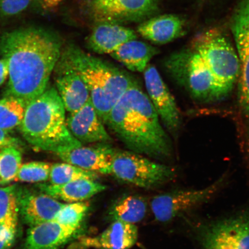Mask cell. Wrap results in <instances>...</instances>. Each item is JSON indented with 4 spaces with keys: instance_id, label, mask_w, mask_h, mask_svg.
<instances>
[{
    "instance_id": "cell-1",
    "label": "cell",
    "mask_w": 249,
    "mask_h": 249,
    "mask_svg": "<svg viewBox=\"0 0 249 249\" xmlns=\"http://www.w3.org/2000/svg\"><path fill=\"white\" fill-rule=\"evenodd\" d=\"M62 50L60 37L38 27L20 28L0 36V54L7 61V96L27 105L47 89Z\"/></svg>"
},
{
    "instance_id": "cell-2",
    "label": "cell",
    "mask_w": 249,
    "mask_h": 249,
    "mask_svg": "<svg viewBox=\"0 0 249 249\" xmlns=\"http://www.w3.org/2000/svg\"><path fill=\"white\" fill-rule=\"evenodd\" d=\"M104 124L129 151L160 160L172 155L170 137L138 82L121 96Z\"/></svg>"
},
{
    "instance_id": "cell-3",
    "label": "cell",
    "mask_w": 249,
    "mask_h": 249,
    "mask_svg": "<svg viewBox=\"0 0 249 249\" xmlns=\"http://www.w3.org/2000/svg\"><path fill=\"white\" fill-rule=\"evenodd\" d=\"M65 111L57 89H46L26 106L20 124L25 140L34 147L56 154L82 145L68 128Z\"/></svg>"
},
{
    "instance_id": "cell-4",
    "label": "cell",
    "mask_w": 249,
    "mask_h": 249,
    "mask_svg": "<svg viewBox=\"0 0 249 249\" xmlns=\"http://www.w3.org/2000/svg\"><path fill=\"white\" fill-rule=\"evenodd\" d=\"M61 53L85 82L93 107L104 123L114 106L136 81L126 71L75 45L62 48Z\"/></svg>"
},
{
    "instance_id": "cell-5",
    "label": "cell",
    "mask_w": 249,
    "mask_h": 249,
    "mask_svg": "<svg viewBox=\"0 0 249 249\" xmlns=\"http://www.w3.org/2000/svg\"><path fill=\"white\" fill-rule=\"evenodd\" d=\"M165 67L171 76L199 101H219L231 92L218 82L194 49L171 55Z\"/></svg>"
},
{
    "instance_id": "cell-6",
    "label": "cell",
    "mask_w": 249,
    "mask_h": 249,
    "mask_svg": "<svg viewBox=\"0 0 249 249\" xmlns=\"http://www.w3.org/2000/svg\"><path fill=\"white\" fill-rule=\"evenodd\" d=\"M111 174L121 181L140 188L154 189L172 180L176 176V171L142 155L116 149Z\"/></svg>"
},
{
    "instance_id": "cell-7",
    "label": "cell",
    "mask_w": 249,
    "mask_h": 249,
    "mask_svg": "<svg viewBox=\"0 0 249 249\" xmlns=\"http://www.w3.org/2000/svg\"><path fill=\"white\" fill-rule=\"evenodd\" d=\"M192 49L200 55L218 82L231 91L240 74L241 62L229 40L217 31H208L196 40Z\"/></svg>"
},
{
    "instance_id": "cell-8",
    "label": "cell",
    "mask_w": 249,
    "mask_h": 249,
    "mask_svg": "<svg viewBox=\"0 0 249 249\" xmlns=\"http://www.w3.org/2000/svg\"><path fill=\"white\" fill-rule=\"evenodd\" d=\"M231 29L241 62L239 97L245 133L243 148L249 169V0H242L236 8Z\"/></svg>"
},
{
    "instance_id": "cell-9",
    "label": "cell",
    "mask_w": 249,
    "mask_h": 249,
    "mask_svg": "<svg viewBox=\"0 0 249 249\" xmlns=\"http://www.w3.org/2000/svg\"><path fill=\"white\" fill-rule=\"evenodd\" d=\"M197 235L201 249H249V212L202 224Z\"/></svg>"
},
{
    "instance_id": "cell-10",
    "label": "cell",
    "mask_w": 249,
    "mask_h": 249,
    "mask_svg": "<svg viewBox=\"0 0 249 249\" xmlns=\"http://www.w3.org/2000/svg\"><path fill=\"white\" fill-rule=\"evenodd\" d=\"M160 0H84V7L96 23L139 21L158 10Z\"/></svg>"
},
{
    "instance_id": "cell-11",
    "label": "cell",
    "mask_w": 249,
    "mask_h": 249,
    "mask_svg": "<svg viewBox=\"0 0 249 249\" xmlns=\"http://www.w3.org/2000/svg\"><path fill=\"white\" fill-rule=\"evenodd\" d=\"M224 180L222 177L202 189L180 190L155 196L150 204L155 219L161 223L169 222L186 211L204 203L219 191Z\"/></svg>"
},
{
    "instance_id": "cell-12",
    "label": "cell",
    "mask_w": 249,
    "mask_h": 249,
    "mask_svg": "<svg viewBox=\"0 0 249 249\" xmlns=\"http://www.w3.org/2000/svg\"><path fill=\"white\" fill-rule=\"evenodd\" d=\"M143 73L147 94L151 104L164 126L176 136L181 120L175 99L154 65L149 64Z\"/></svg>"
},
{
    "instance_id": "cell-13",
    "label": "cell",
    "mask_w": 249,
    "mask_h": 249,
    "mask_svg": "<svg viewBox=\"0 0 249 249\" xmlns=\"http://www.w3.org/2000/svg\"><path fill=\"white\" fill-rule=\"evenodd\" d=\"M53 72L56 89L67 111L74 113L89 101V92L85 82L62 53Z\"/></svg>"
},
{
    "instance_id": "cell-14",
    "label": "cell",
    "mask_w": 249,
    "mask_h": 249,
    "mask_svg": "<svg viewBox=\"0 0 249 249\" xmlns=\"http://www.w3.org/2000/svg\"><path fill=\"white\" fill-rule=\"evenodd\" d=\"M71 135L82 143H108L113 141L101 118L93 107L91 99L66 120Z\"/></svg>"
},
{
    "instance_id": "cell-15",
    "label": "cell",
    "mask_w": 249,
    "mask_h": 249,
    "mask_svg": "<svg viewBox=\"0 0 249 249\" xmlns=\"http://www.w3.org/2000/svg\"><path fill=\"white\" fill-rule=\"evenodd\" d=\"M65 204L44 193L18 190V207L21 219L31 227L53 220Z\"/></svg>"
},
{
    "instance_id": "cell-16",
    "label": "cell",
    "mask_w": 249,
    "mask_h": 249,
    "mask_svg": "<svg viewBox=\"0 0 249 249\" xmlns=\"http://www.w3.org/2000/svg\"><path fill=\"white\" fill-rule=\"evenodd\" d=\"M116 149L108 143L91 147L83 145L56 155L64 162L98 174H111L112 160Z\"/></svg>"
},
{
    "instance_id": "cell-17",
    "label": "cell",
    "mask_w": 249,
    "mask_h": 249,
    "mask_svg": "<svg viewBox=\"0 0 249 249\" xmlns=\"http://www.w3.org/2000/svg\"><path fill=\"white\" fill-rule=\"evenodd\" d=\"M138 227L133 224L114 221L99 234L83 236L80 239L83 247L93 249H130L136 244Z\"/></svg>"
},
{
    "instance_id": "cell-18",
    "label": "cell",
    "mask_w": 249,
    "mask_h": 249,
    "mask_svg": "<svg viewBox=\"0 0 249 249\" xmlns=\"http://www.w3.org/2000/svg\"><path fill=\"white\" fill-rule=\"evenodd\" d=\"M79 230L54 221L31 227L22 249H60Z\"/></svg>"
},
{
    "instance_id": "cell-19",
    "label": "cell",
    "mask_w": 249,
    "mask_h": 249,
    "mask_svg": "<svg viewBox=\"0 0 249 249\" xmlns=\"http://www.w3.org/2000/svg\"><path fill=\"white\" fill-rule=\"evenodd\" d=\"M137 39L135 31L120 24L97 23L87 39L89 49L99 54H110L124 43Z\"/></svg>"
},
{
    "instance_id": "cell-20",
    "label": "cell",
    "mask_w": 249,
    "mask_h": 249,
    "mask_svg": "<svg viewBox=\"0 0 249 249\" xmlns=\"http://www.w3.org/2000/svg\"><path fill=\"white\" fill-rule=\"evenodd\" d=\"M137 31L155 44L164 45L184 35L185 22L178 15H159L143 21Z\"/></svg>"
},
{
    "instance_id": "cell-21",
    "label": "cell",
    "mask_w": 249,
    "mask_h": 249,
    "mask_svg": "<svg viewBox=\"0 0 249 249\" xmlns=\"http://www.w3.org/2000/svg\"><path fill=\"white\" fill-rule=\"evenodd\" d=\"M38 188L40 192L58 200L72 203L85 201L106 191L107 186L94 180L81 179L60 185L40 183Z\"/></svg>"
},
{
    "instance_id": "cell-22",
    "label": "cell",
    "mask_w": 249,
    "mask_h": 249,
    "mask_svg": "<svg viewBox=\"0 0 249 249\" xmlns=\"http://www.w3.org/2000/svg\"><path fill=\"white\" fill-rule=\"evenodd\" d=\"M160 51L155 47L137 39L124 43L110 55L135 72H144L149 62Z\"/></svg>"
},
{
    "instance_id": "cell-23",
    "label": "cell",
    "mask_w": 249,
    "mask_h": 249,
    "mask_svg": "<svg viewBox=\"0 0 249 249\" xmlns=\"http://www.w3.org/2000/svg\"><path fill=\"white\" fill-rule=\"evenodd\" d=\"M147 203L138 195H130L119 199L112 205L108 213L111 222L121 221L133 224L141 222L147 214Z\"/></svg>"
},
{
    "instance_id": "cell-24",
    "label": "cell",
    "mask_w": 249,
    "mask_h": 249,
    "mask_svg": "<svg viewBox=\"0 0 249 249\" xmlns=\"http://www.w3.org/2000/svg\"><path fill=\"white\" fill-rule=\"evenodd\" d=\"M26 106L22 100L14 96L0 99V129L8 131L20 126Z\"/></svg>"
},
{
    "instance_id": "cell-25",
    "label": "cell",
    "mask_w": 249,
    "mask_h": 249,
    "mask_svg": "<svg viewBox=\"0 0 249 249\" xmlns=\"http://www.w3.org/2000/svg\"><path fill=\"white\" fill-rule=\"evenodd\" d=\"M21 164L22 155L17 147H0V185L16 180Z\"/></svg>"
},
{
    "instance_id": "cell-26",
    "label": "cell",
    "mask_w": 249,
    "mask_h": 249,
    "mask_svg": "<svg viewBox=\"0 0 249 249\" xmlns=\"http://www.w3.org/2000/svg\"><path fill=\"white\" fill-rule=\"evenodd\" d=\"M98 178V173L80 169L74 165L65 162L52 165L49 180L51 184L60 185L78 179L96 180Z\"/></svg>"
},
{
    "instance_id": "cell-27",
    "label": "cell",
    "mask_w": 249,
    "mask_h": 249,
    "mask_svg": "<svg viewBox=\"0 0 249 249\" xmlns=\"http://www.w3.org/2000/svg\"><path fill=\"white\" fill-rule=\"evenodd\" d=\"M18 188L16 185L0 188V225L18 223Z\"/></svg>"
},
{
    "instance_id": "cell-28",
    "label": "cell",
    "mask_w": 249,
    "mask_h": 249,
    "mask_svg": "<svg viewBox=\"0 0 249 249\" xmlns=\"http://www.w3.org/2000/svg\"><path fill=\"white\" fill-rule=\"evenodd\" d=\"M89 209V204L85 201L65 204L52 221L79 229Z\"/></svg>"
},
{
    "instance_id": "cell-29",
    "label": "cell",
    "mask_w": 249,
    "mask_h": 249,
    "mask_svg": "<svg viewBox=\"0 0 249 249\" xmlns=\"http://www.w3.org/2000/svg\"><path fill=\"white\" fill-rule=\"evenodd\" d=\"M52 164L43 161H31L21 164L17 179L21 182L42 183L49 180Z\"/></svg>"
},
{
    "instance_id": "cell-30",
    "label": "cell",
    "mask_w": 249,
    "mask_h": 249,
    "mask_svg": "<svg viewBox=\"0 0 249 249\" xmlns=\"http://www.w3.org/2000/svg\"><path fill=\"white\" fill-rule=\"evenodd\" d=\"M33 0H0V14L4 17H15L29 8Z\"/></svg>"
},
{
    "instance_id": "cell-31",
    "label": "cell",
    "mask_w": 249,
    "mask_h": 249,
    "mask_svg": "<svg viewBox=\"0 0 249 249\" xmlns=\"http://www.w3.org/2000/svg\"><path fill=\"white\" fill-rule=\"evenodd\" d=\"M18 223L0 225V249H11L15 240Z\"/></svg>"
},
{
    "instance_id": "cell-32",
    "label": "cell",
    "mask_w": 249,
    "mask_h": 249,
    "mask_svg": "<svg viewBox=\"0 0 249 249\" xmlns=\"http://www.w3.org/2000/svg\"><path fill=\"white\" fill-rule=\"evenodd\" d=\"M19 141L17 139L9 135L7 130L0 129V147L6 146H15L18 147Z\"/></svg>"
},
{
    "instance_id": "cell-33",
    "label": "cell",
    "mask_w": 249,
    "mask_h": 249,
    "mask_svg": "<svg viewBox=\"0 0 249 249\" xmlns=\"http://www.w3.org/2000/svg\"><path fill=\"white\" fill-rule=\"evenodd\" d=\"M64 0H36V4L45 11H51L57 7Z\"/></svg>"
},
{
    "instance_id": "cell-34",
    "label": "cell",
    "mask_w": 249,
    "mask_h": 249,
    "mask_svg": "<svg viewBox=\"0 0 249 249\" xmlns=\"http://www.w3.org/2000/svg\"><path fill=\"white\" fill-rule=\"evenodd\" d=\"M9 74L7 61L4 58L0 60V86L4 83Z\"/></svg>"
}]
</instances>
